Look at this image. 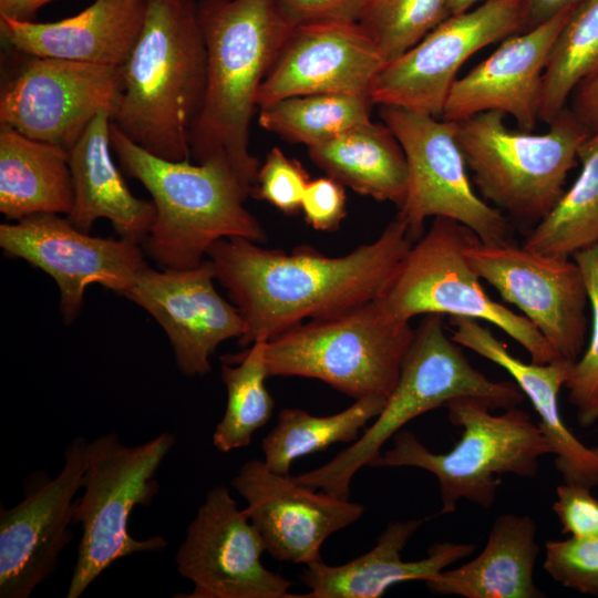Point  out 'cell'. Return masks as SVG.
<instances>
[{
    "mask_svg": "<svg viewBox=\"0 0 598 598\" xmlns=\"http://www.w3.org/2000/svg\"><path fill=\"white\" fill-rule=\"evenodd\" d=\"M174 443V434L163 432L135 446L114 433L86 444L84 494L76 498L73 516L82 536L68 598L80 597L117 559L166 547L162 536L134 538L128 523L134 507L150 506L157 494L155 475Z\"/></svg>",
    "mask_w": 598,
    "mask_h": 598,
    "instance_id": "cell-9",
    "label": "cell"
},
{
    "mask_svg": "<svg viewBox=\"0 0 598 598\" xmlns=\"http://www.w3.org/2000/svg\"><path fill=\"white\" fill-rule=\"evenodd\" d=\"M525 29L536 27L584 0H522Z\"/></svg>",
    "mask_w": 598,
    "mask_h": 598,
    "instance_id": "cell-42",
    "label": "cell"
},
{
    "mask_svg": "<svg viewBox=\"0 0 598 598\" xmlns=\"http://www.w3.org/2000/svg\"><path fill=\"white\" fill-rule=\"evenodd\" d=\"M413 333L410 321L392 316L375 299L268 340V373L317 379L355 400L388 398Z\"/></svg>",
    "mask_w": 598,
    "mask_h": 598,
    "instance_id": "cell-8",
    "label": "cell"
},
{
    "mask_svg": "<svg viewBox=\"0 0 598 598\" xmlns=\"http://www.w3.org/2000/svg\"><path fill=\"white\" fill-rule=\"evenodd\" d=\"M73 203L69 152L0 124V212L14 221L35 214L68 216Z\"/></svg>",
    "mask_w": 598,
    "mask_h": 598,
    "instance_id": "cell-27",
    "label": "cell"
},
{
    "mask_svg": "<svg viewBox=\"0 0 598 598\" xmlns=\"http://www.w3.org/2000/svg\"><path fill=\"white\" fill-rule=\"evenodd\" d=\"M367 95L311 94L282 99L259 109V125L308 148L371 120Z\"/></svg>",
    "mask_w": 598,
    "mask_h": 598,
    "instance_id": "cell-33",
    "label": "cell"
},
{
    "mask_svg": "<svg viewBox=\"0 0 598 598\" xmlns=\"http://www.w3.org/2000/svg\"><path fill=\"white\" fill-rule=\"evenodd\" d=\"M86 444L73 440L54 478L32 480L24 498L0 511V597L28 598L56 569L70 543L75 495L83 487Z\"/></svg>",
    "mask_w": 598,
    "mask_h": 598,
    "instance_id": "cell-17",
    "label": "cell"
},
{
    "mask_svg": "<svg viewBox=\"0 0 598 598\" xmlns=\"http://www.w3.org/2000/svg\"><path fill=\"white\" fill-rule=\"evenodd\" d=\"M592 448H594L595 453L598 455V446L592 447Z\"/></svg>",
    "mask_w": 598,
    "mask_h": 598,
    "instance_id": "cell-45",
    "label": "cell"
},
{
    "mask_svg": "<svg viewBox=\"0 0 598 598\" xmlns=\"http://www.w3.org/2000/svg\"><path fill=\"white\" fill-rule=\"evenodd\" d=\"M450 1L367 0L358 23L389 63L451 16Z\"/></svg>",
    "mask_w": 598,
    "mask_h": 598,
    "instance_id": "cell-34",
    "label": "cell"
},
{
    "mask_svg": "<svg viewBox=\"0 0 598 598\" xmlns=\"http://www.w3.org/2000/svg\"><path fill=\"white\" fill-rule=\"evenodd\" d=\"M309 182L308 172L298 161L274 147L259 166L251 195L291 215L300 209Z\"/></svg>",
    "mask_w": 598,
    "mask_h": 598,
    "instance_id": "cell-37",
    "label": "cell"
},
{
    "mask_svg": "<svg viewBox=\"0 0 598 598\" xmlns=\"http://www.w3.org/2000/svg\"><path fill=\"white\" fill-rule=\"evenodd\" d=\"M53 0H0V16L20 21H33L37 12Z\"/></svg>",
    "mask_w": 598,
    "mask_h": 598,
    "instance_id": "cell-43",
    "label": "cell"
},
{
    "mask_svg": "<svg viewBox=\"0 0 598 598\" xmlns=\"http://www.w3.org/2000/svg\"><path fill=\"white\" fill-rule=\"evenodd\" d=\"M110 140L124 172L152 196L155 216L144 248L161 268L197 267L223 238L267 240L265 229L245 207L248 193L227 169L156 156L112 122Z\"/></svg>",
    "mask_w": 598,
    "mask_h": 598,
    "instance_id": "cell-4",
    "label": "cell"
},
{
    "mask_svg": "<svg viewBox=\"0 0 598 598\" xmlns=\"http://www.w3.org/2000/svg\"><path fill=\"white\" fill-rule=\"evenodd\" d=\"M422 524V519L389 523L374 547L349 563L308 565L300 578L309 591L300 597L379 598L393 585L431 580L475 551L470 543L442 542L432 545L422 559L403 560L402 550Z\"/></svg>",
    "mask_w": 598,
    "mask_h": 598,
    "instance_id": "cell-24",
    "label": "cell"
},
{
    "mask_svg": "<svg viewBox=\"0 0 598 598\" xmlns=\"http://www.w3.org/2000/svg\"><path fill=\"white\" fill-rule=\"evenodd\" d=\"M308 150L312 162L343 186L398 208L402 205L408 184L406 158L384 124L370 120Z\"/></svg>",
    "mask_w": 598,
    "mask_h": 598,
    "instance_id": "cell-28",
    "label": "cell"
},
{
    "mask_svg": "<svg viewBox=\"0 0 598 598\" xmlns=\"http://www.w3.org/2000/svg\"><path fill=\"white\" fill-rule=\"evenodd\" d=\"M451 338L481 357L503 368L530 401L539 417L555 467L565 483L598 486V455L570 432L561 419L559 392L568 379L573 363L555 361L546 364L524 362L513 355L506 344L477 320L450 317Z\"/></svg>",
    "mask_w": 598,
    "mask_h": 598,
    "instance_id": "cell-23",
    "label": "cell"
},
{
    "mask_svg": "<svg viewBox=\"0 0 598 598\" xmlns=\"http://www.w3.org/2000/svg\"><path fill=\"white\" fill-rule=\"evenodd\" d=\"M597 596H598V594H597Z\"/></svg>",
    "mask_w": 598,
    "mask_h": 598,
    "instance_id": "cell-46",
    "label": "cell"
},
{
    "mask_svg": "<svg viewBox=\"0 0 598 598\" xmlns=\"http://www.w3.org/2000/svg\"><path fill=\"white\" fill-rule=\"evenodd\" d=\"M111 113L100 112L69 151L74 203L69 220L87 233L99 218L135 243L144 240L155 216L152 202L135 197L111 156Z\"/></svg>",
    "mask_w": 598,
    "mask_h": 598,
    "instance_id": "cell-25",
    "label": "cell"
},
{
    "mask_svg": "<svg viewBox=\"0 0 598 598\" xmlns=\"http://www.w3.org/2000/svg\"><path fill=\"white\" fill-rule=\"evenodd\" d=\"M1 82L0 124L70 151L102 111L112 113L118 66L18 52Z\"/></svg>",
    "mask_w": 598,
    "mask_h": 598,
    "instance_id": "cell-12",
    "label": "cell"
},
{
    "mask_svg": "<svg viewBox=\"0 0 598 598\" xmlns=\"http://www.w3.org/2000/svg\"><path fill=\"white\" fill-rule=\"evenodd\" d=\"M343 187L341 183L328 175L310 181L300 207L307 224L321 231L338 229L347 213V196Z\"/></svg>",
    "mask_w": 598,
    "mask_h": 598,
    "instance_id": "cell-39",
    "label": "cell"
},
{
    "mask_svg": "<svg viewBox=\"0 0 598 598\" xmlns=\"http://www.w3.org/2000/svg\"><path fill=\"white\" fill-rule=\"evenodd\" d=\"M206 48L203 104L190 134V158L227 169L251 194L259 169L249 127L259 89L292 27L278 0H200Z\"/></svg>",
    "mask_w": 598,
    "mask_h": 598,
    "instance_id": "cell-2",
    "label": "cell"
},
{
    "mask_svg": "<svg viewBox=\"0 0 598 598\" xmlns=\"http://www.w3.org/2000/svg\"><path fill=\"white\" fill-rule=\"evenodd\" d=\"M231 485L247 502L245 512L266 551L280 561L307 566L321 561L322 544L364 512L361 504L318 493L260 460L246 462Z\"/></svg>",
    "mask_w": 598,
    "mask_h": 598,
    "instance_id": "cell-18",
    "label": "cell"
},
{
    "mask_svg": "<svg viewBox=\"0 0 598 598\" xmlns=\"http://www.w3.org/2000/svg\"><path fill=\"white\" fill-rule=\"evenodd\" d=\"M486 0H451L450 12L451 14H457L470 10L471 8L484 2Z\"/></svg>",
    "mask_w": 598,
    "mask_h": 598,
    "instance_id": "cell-44",
    "label": "cell"
},
{
    "mask_svg": "<svg viewBox=\"0 0 598 598\" xmlns=\"http://www.w3.org/2000/svg\"><path fill=\"white\" fill-rule=\"evenodd\" d=\"M384 396H365L346 410L326 416L312 415L300 409H282L274 429L264 437L265 464L274 472L289 474L292 462L337 443H353L360 430L383 410Z\"/></svg>",
    "mask_w": 598,
    "mask_h": 598,
    "instance_id": "cell-30",
    "label": "cell"
},
{
    "mask_svg": "<svg viewBox=\"0 0 598 598\" xmlns=\"http://www.w3.org/2000/svg\"><path fill=\"white\" fill-rule=\"evenodd\" d=\"M146 0H94L75 16L51 22L0 16L7 49L62 60L121 66L144 23Z\"/></svg>",
    "mask_w": 598,
    "mask_h": 598,
    "instance_id": "cell-22",
    "label": "cell"
},
{
    "mask_svg": "<svg viewBox=\"0 0 598 598\" xmlns=\"http://www.w3.org/2000/svg\"><path fill=\"white\" fill-rule=\"evenodd\" d=\"M386 61L358 22L322 21L292 29L257 96L258 109L311 94L369 96Z\"/></svg>",
    "mask_w": 598,
    "mask_h": 598,
    "instance_id": "cell-20",
    "label": "cell"
},
{
    "mask_svg": "<svg viewBox=\"0 0 598 598\" xmlns=\"http://www.w3.org/2000/svg\"><path fill=\"white\" fill-rule=\"evenodd\" d=\"M571 111L594 133L598 131V75L581 82L571 95Z\"/></svg>",
    "mask_w": 598,
    "mask_h": 598,
    "instance_id": "cell-41",
    "label": "cell"
},
{
    "mask_svg": "<svg viewBox=\"0 0 598 598\" xmlns=\"http://www.w3.org/2000/svg\"><path fill=\"white\" fill-rule=\"evenodd\" d=\"M214 279L208 258L189 269L158 271L147 266L124 295L163 328L186 375L208 373L216 348L245 332L239 311L217 292Z\"/></svg>",
    "mask_w": 598,
    "mask_h": 598,
    "instance_id": "cell-19",
    "label": "cell"
},
{
    "mask_svg": "<svg viewBox=\"0 0 598 598\" xmlns=\"http://www.w3.org/2000/svg\"><path fill=\"white\" fill-rule=\"evenodd\" d=\"M573 258L584 275L592 323L588 347L571 364L565 386L579 425L590 427L598 422V245L575 254Z\"/></svg>",
    "mask_w": 598,
    "mask_h": 598,
    "instance_id": "cell-35",
    "label": "cell"
},
{
    "mask_svg": "<svg viewBox=\"0 0 598 598\" xmlns=\"http://www.w3.org/2000/svg\"><path fill=\"white\" fill-rule=\"evenodd\" d=\"M580 173L551 212L527 235L523 247L542 255L573 258L598 245V131L578 152Z\"/></svg>",
    "mask_w": 598,
    "mask_h": 598,
    "instance_id": "cell-29",
    "label": "cell"
},
{
    "mask_svg": "<svg viewBox=\"0 0 598 598\" xmlns=\"http://www.w3.org/2000/svg\"><path fill=\"white\" fill-rule=\"evenodd\" d=\"M413 243L396 215L374 241L344 256L330 257L308 246L286 252L231 237L217 240L207 257L245 322L238 343L247 348L307 319L381 298Z\"/></svg>",
    "mask_w": 598,
    "mask_h": 598,
    "instance_id": "cell-1",
    "label": "cell"
},
{
    "mask_svg": "<svg viewBox=\"0 0 598 598\" xmlns=\"http://www.w3.org/2000/svg\"><path fill=\"white\" fill-rule=\"evenodd\" d=\"M0 247L50 275L65 322L74 320L87 286L125 295L147 265L138 243L93 237L58 214H35L0 225Z\"/></svg>",
    "mask_w": 598,
    "mask_h": 598,
    "instance_id": "cell-15",
    "label": "cell"
},
{
    "mask_svg": "<svg viewBox=\"0 0 598 598\" xmlns=\"http://www.w3.org/2000/svg\"><path fill=\"white\" fill-rule=\"evenodd\" d=\"M380 116L406 158V192L396 215L414 241L429 217H446L468 227L483 244L512 243L504 214L472 187L454 122L396 106H380Z\"/></svg>",
    "mask_w": 598,
    "mask_h": 598,
    "instance_id": "cell-11",
    "label": "cell"
},
{
    "mask_svg": "<svg viewBox=\"0 0 598 598\" xmlns=\"http://www.w3.org/2000/svg\"><path fill=\"white\" fill-rule=\"evenodd\" d=\"M524 29L522 0H486L451 14L417 44L384 65L369 97L380 106L441 117L464 62Z\"/></svg>",
    "mask_w": 598,
    "mask_h": 598,
    "instance_id": "cell-13",
    "label": "cell"
},
{
    "mask_svg": "<svg viewBox=\"0 0 598 598\" xmlns=\"http://www.w3.org/2000/svg\"><path fill=\"white\" fill-rule=\"evenodd\" d=\"M463 396L478 399L492 410L518 406L526 398L515 382L493 381L475 369L446 334L443 315H424L414 329L398 382L374 422L331 461L295 480L349 498L353 476L370 465L388 440L411 420Z\"/></svg>",
    "mask_w": 598,
    "mask_h": 598,
    "instance_id": "cell-5",
    "label": "cell"
},
{
    "mask_svg": "<svg viewBox=\"0 0 598 598\" xmlns=\"http://www.w3.org/2000/svg\"><path fill=\"white\" fill-rule=\"evenodd\" d=\"M206 85V48L194 0H146L141 33L118 66L111 122L171 161L190 159Z\"/></svg>",
    "mask_w": 598,
    "mask_h": 598,
    "instance_id": "cell-3",
    "label": "cell"
},
{
    "mask_svg": "<svg viewBox=\"0 0 598 598\" xmlns=\"http://www.w3.org/2000/svg\"><path fill=\"white\" fill-rule=\"evenodd\" d=\"M590 487L565 483L556 488L553 509L564 534L598 537V498Z\"/></svg>",
    "mask_w": 598,
    "mask_h": 598,
    "instance_id": "cell-38",
    "label": "cell"
},
{
    "mask_svg": "<svg viewBox=\"0 0 598 598\" xmlns=\"http://www.w3.org/2000/svg\"><path fill=\"white\" fill-rule=\"evenodd\" d=\"M466 255L481 279L523 312L559 361L578 360L586 342L589 298L574 258L542 255L513 243L486 245L480 239Z\"/></svg>",
    "mask_w": 598,
    "mask_h": 598,
    "instance_id": "cell-14",
    "label": "cell"
},
{
    "mask_svg": "<svg viewBox=\"0 0 598 598\" xmlns=\"http://www.w3.org/2000/svg\"><path fill=\"white\" fill-rule=\"evenodd\" d=\"M367 0H278L281 13L296 28L322 21L358 22Z\"/></svg>",
    "mask_w": 598,
    "mask_h": 598,
    "instance_id": "cell-40",
    "label": "cell"
},
{
    "mask_svg": "<svg viewBox=\"0 0 598 598\" xmlns=\"http://www.w3.org/2000/svg\"><path fill=\"white\" fill-rule=\"evenodd\" d=\"M536 523L528 515L502 514L483 550L460 567L425 581L432 594L465 598H543L534 581L539 554Z\"/></svg>",
    "mask_w": 598,
    "mask_h": 598,
    "instance_id": "cell-26",
    "label": "cell"
},
{
    "mask_svg": "<svg viewBox=\"0 0 598 598\" xmlns=\"http://www.w3.org/2000/svg\"><path fill=\"white\" fill-rule=\"evenodd\" d=\"M478 237L463 224L434 217L413 243L384 295L377 299L392 316L447 315L487 321L522 346L534 363L559 361L534 324L493 300L472 268L466 250Z\"/></svg>",
    "mask_w": 598,
    "mask_h": 598,
    "instance_id": "cell-10",
    "label": "cell"
},
{
    "mask_svg": "<svg viewBox=\"0 0 598 598\" xmlns=\"http://www.w3.org/2000/svg\"><path fill=\"white\" fill-rule=\"evenodd\" d=\"M598 75V0H584L555 39L545 65L538 118L549 124L576 87Z\"/></svg>",
    "mask_w": 598,
    "mask_h": 598,
    "instance_id": "cell-31",
    "label": "cell"
},
{
    "mask_svg": "<svg viewBox=\"0 0 598 598\" xmlns=\"http://www.w3.org/2000/svg\"><path fill=\"white\" fill-rule=\"evenodd\" d=\"M261 537L225 486L208 491L176 554L190 598H291V582L261 563Z\"/></svg>",
    "mask_w": 598,
    "mask_h": 598,
    "instance_id": "cell-16",
    "label": "cell"
},
{
    "mask_svg": "<svg viewBox=\"0 0 598 598\" xmlns=\"http://www.w3.org/2000/svg\"><path fill=\"white\" fill-rule=\"evenodd\" d=\"M504 115L491 111L454 122L456 140L483 199L534 228L565 193L590 131L567 107L543 134L511 130Z\"/></svg>",
    "mask_w": 598,
    "mask_h": 598,
    "instance_id": "cell-7",
    "label": "cell"
},
{
    "mask_svg": "<svg viewBox=\"0 0 598 598\" xmlns=\"http://www.w3.org/2000/svg\"><path fill=\"white\" fill-rule=\"evenodd\" d=\"M575 7L504 39L488 58L453 83L441 118L457 122L495 111L513 116L520 131L532 132L539 120L549 50Z\"/></svg>",
    "mask_w": 598,
    "mask_h": 598,
    "instance_id": "cell-21",
    "label": "cell"
},
{
    "mask_svg": "<svg viewBox=\"0 0 598 598\" xmlns=\"http://www.w3.org/2000/svg\"><path fill=\"white\" fill-rule=\"evenodd\" d=\"M266 347V340L257 341L231 360L223 358L227 405L213 434V443L220 452L247 446L254 433L272 415L275 402L266 386L269 378Z\"/></svg>",
    "mask_w": 598,
    "mask_h": 598,
    "instance_id": "cell-32",
    "label": "cell"
},
{
    "mask_svg": "<svg viewBox=\"0 0 598 598\" xmlns=\"http://www.w3.org/2000/svg\"><path fill=\"white\" fill-rule=\"evenodd\" d=\"M544 569L561 586L580 594H598V537L570 536L545 543Z\"/></svg>",
    "mask_w": 598,
    "mask_h": 598,
    "instance_id": "cell-36",
    "label": "cell"
},
{
    "mask_svg": "<svg viewBox=\"0 0 598 598\" xmlns=\"http://www.w3.org/2000/svg\"><path fill=\"white\" fill-rule=\"evenodd\" d=\"M445 408L450 422L463 429L452 450L433 452L414 433L401 430L392 437V447L369 465L415 467L433 474L439 483L440 514H452L461 499L492 507L499 475L533 478L540 457L550 454L538 423L518 406L496 415L483 401L463 396L448 401Z\"/></svg>",
    "mask_w": 598,
    "mask_h": 598,
    "instance_id": "cell-6",
    "label": "cell"
}]
</instances>
